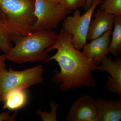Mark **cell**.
I'll use <instances>...</instances> for the list:
<instances>
[{"mask_svg": "<svg viewBox=\"0 0 121 121\" xmlns=\"http://www.w3.org/2000/svg\"><path fill=\"white\" fill-rule=\"evenodd\" d=\"M59 33L55 43L46 50L48 53L54 50L57 51L47 61L55 60L60 67V70L55 71L52 77L53 82L58 84L63 93L85 87H96L97 84L92 72L98 70L99 66L95 65L74 47L72 36L63 29Z\"/></svg>", "mask_w": 121, "mask_h": 121, "instance_id": "cell-1", "label": "cell"}, {"mask_svg": "<svg viewBox=\"0 0 121 121\" xmlns=\"http://www.w3.org/2000/svg\"><path fill=\"white\" fill-rule=\"evenodd\" d=\"M59 35L52 30H43L24 35L12 36L15 45L5 54L6 59L18 64L47 62L50 56L46 50L55 43Z\"/></svg>", "mask_w": 121, "mask_h": 121, "instance_id": "cell-2", "label": "cell"}, {"mask_svg": "<svg viewBox=\"0 0 121 121\" xmlns=\"http://www.w3.org/2000/svg\"><path fill=\"white\" fill-rule=\"evenodd\" d=\"M34 0H0L3 22L12 36L33 32L36 21Z\"/></svg>", "mask_w": 121, "mask_h": 121, "instance_id": "cell-3", "label": "cell"}, {"mask_svg": "<svg viewBox=\"0 0 121 121\" xmlns=\"http://www.w3.org/2000/svg\"><path fill=\"white\" fill-rule=\"evenodd\" d=\"M43 68L39 64L21 71L12 67L0 71V102H4L10 91L15 89H26L43 82Z\"/></svg>", "mask_w": 121, "mask_h": 121, "instance_id": "cell-4", "label": "cell"}, {"mask_svg": "<svg viewBox=\"0 0 121 121\" xmlns=\"http://www.w3.org/2000/svg\"><path fill=\"white\" fill-rule=\"evenodd\" d=\"M102 0H95L90 8L82 15H81V11L77 9L73 15L66 17L63 20L62 28L71 35L72 43L77 50L80 51L86 43L93 12Z\"/></svg>", "mask_w": 121, "mask_h": 121, "instance_id": "cell-5", "label": "cell"}, {"mask_svg": "<svg viewBox=\"0 0 121 121\" xmlns=\"http://www.w3.org/2000/svg\"><path fill=\"white\" fill-rule=\"evenodd\" d=\"M34 0L36 21L33 32L57 28L60 22L72 11L61 3L53 4L46 0Z\"/></svg>", "mask_w": 121, "mask_h": 121, "instance_id": "cell-6", "label": "cell"}, {"mask_svg": "<svg viewBox=\"0 0 121 121\" xmlns=\"http://www.w3.org/2000/svg\"><path fill=\"white\" fill-rule=\"evenodd\" d=\"M67 121H99L95 99L83 95L73 103L66 116Z\"/></svg>", "mask_w": 121, "mask_h": 121, "instance_id": "cell-7", "label": "cell"}, {"mask_svg": "<svg viewBox=\"0 0 121 121\" xmlns=\"http://www.w3.org/2000/svg\"><path fill=\"white\" fill-rule=\"evenodd\" d=\"M99 70L107 72L109 74L107 78L106 87L110 92L117 95L119 98L121 96V59L120 56L115 57L113 60L109 56H105L101 62Z\"/></svg>", "mask_w": 121, "mask_h": 121, "instance_id": "cell-8", "label": "cell"}, {"mask_svg": "<svg viewBox=\"0 0 121 121\" xmlns=\"http://www.w3.org/2000/svg\"><path fill=\"white\" fill-rule=\"evenodd\" d=\"M112 30L105 33L99 37L86 43L83 48L82 53L93 61L95 65L101 63L109 52V47Z\"/></svg>", "mask_w": 121, "mask_h": 121, "instance_id": "cell-9", "label": "cell"}, {"mask_svg": "<svg viewBox=\"0 0 121 121\" xmlns=\"http://www.w3.org/2000/svg\"><path fill=\"white\" fill-rule=\"evenodd\" d=\"M94 11L93 14L94 19L91 21L87 34V40L88 41L98 38L109 30H112L113 27L114 16L99 8L97 9L96 12Z\"/></svg>", "mask_w": 121, "mask_h": 121, "instance_id": "cell-10", "label": "cell"}, {"mask_svg": "<svg viewBox=\"0 0 121 121\" xmlns=\"http://www.w3.org/2000/svg\"><path fill=\"white\" fill-rule=\"evenodd\" d=\"M94 99L99 121H121V98L107 100L97 98Z\"/></svg>", "mask_w": 121, "mask_h": 121, "instance_id": "cell-11", "label": "cell"}, {"mask_svg": "<svg viewBox=\"0 0 121 121\" xmlns=\"http://www.w3.org/2000/svg\"><path fill=\"white\" fill-rule=\"evenodd\" d=\"M27 100V94L25 89L12 90L6 95L3 106V110L16 111L25 105Z\"/></svg>", "mask_w": 121, "mask_h": 121, "instance_id": "cell-12", "label": "cell"}, {"mask_svg": "<svg viewBox=\"0 0 121 121\" xmlns=\"http://www.w3.org/2000/svg\"><path fill=\"white\" fill-rule=\"evenodd\" d=\"M113 27L109 52L115 57L119 56L121 53V16H114Z\"/></svg>", "mask_w": 121, "mask_h": 121, "instance_id": "cell-13", "label": "cell"}, {"mask_svg": "<svg viewBox=\"0 0 121 121\" xmlns=\"http://www.w3.org/2000/svg\"><path fill=\"white\" fill-rule=\"evenodd\" d=\"M13 47L12 35L4 22L0 20V51L7 54Z\"/></svg>", "mask_w": 121, "mask_h": 121, "instance_id": "cell-14", "label": "cell"}, {"mask_svg": "<svg viewBox=\"0 0 121 121\" xmlns=\"http://www.w3.org/2000/svg\"><path fill=\"white\" fill-rule=\"evenodd\" d=\"M99 9L114 16H121V0H103Z\"/></svg>", "mask_w": 121, "mask_h": 121, "instance_id": "cell-15", "label": "cell"}, {"mask_svg": "<svg viewBox=\"0 0 121 121\" xmlns=\"http://www.w3.org/2000/svg\"><path fill=\"white\" fill-rule=\"evenodd\" d=\"M50 105L51 107L50 112H47L45 110L43 111L38 109L36 111V113L41 117L43 121H57V114L58 105L56 102L51 101L50 102Z\"/></svg>", "mask_w": 121, "mask_h": 121, "instance_id": "cell-16", "label": "cell"}, {"mask_svg": "<svg viewBox=\"0 0 121 121\" xmlns=\"http://www.w3.org/2000/svg\"><path fill=\"white\" fill-rule=\"evenodd\" d=\"M86 0H62L61 4L68 9L73 11L84 7Z\"/></svg>", "mask_w": 121, "mask_h": 121, "instance_id": "cell-17", "label": "cell"}, {"mask_svg": "<svg viewBox=\"0 0 121 121\" xmlns=\"http://www.w3.org/2000/svg\"><path fill=\"white\" fill-rule=\"evenodd\" d=\"M17 110L15 111L13 114L11 115L8 111H5L0 114V121H15L17 115Z\"/></svg>", "mask_w": 121, "mask_h": 121, "instance_id": "cell-18", "label": "cell"}, {"mask_svg": "<svg viewBox=\"0 0 121 121\" xmlns=\"http://www.w3.org/2000/svg\"><path fill=\"white\" fill-rule=\"evenodd\" d=\"M7 60L5 54H0V71L7 69L6 64Z\"/></svg>", "mask_w": 121, "mask_h": 121, "instance_id": "cell-19", "label": "cell"}, {"mask_svg": "<svg viewBox=\"0 0 121 121\" xmlns=\"http://www.w3.org/2000/svg\"><path fill=\"white\" fill-rule=\"evenodd\" d=\"M95 0H86V4L83 7V9L85 11H87L90 8Z\"/></svg>", "mask_w": 121, "mask_h": 121, "instance_id": "cell-20", "label": "cell"}, {"mask_svg": "<svg viewBox=\"0 0 121 121\" xmlns=\"http://www.w3.org/2000/svg\"><path fill=\"white\" fill-rule=\"evenodd\" d=\"M46 0L53 4H59L60 3L62 0Z\"/></svg>", "mask_w": 121, "mask_h": 121, "instance_id": "cell-21", "label": "cell"}, {"mask_svg": "<svg viewBox=\"0 0 121 121\" xmlns=\"http://www.w3.org/2000/svg\"><path fill=\"white\" fill-rule=\"evenodd\" d=\"M0 20L3 21V17L2 16V13L0 11Z\"/></svg>", "mask_w": 121, "mask_h": 121, "instance_id": "cell-22", "label": "cell"}]
</instances>
